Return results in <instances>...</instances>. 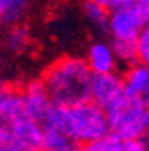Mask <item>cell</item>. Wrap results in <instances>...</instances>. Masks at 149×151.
Here are the masks:
<instances>
[{
    "instance_id": "2e32d148",
    "label": "cell",
    "mask_w": 149,
    "mask_h": 151,
    "mask_svg": "<svg viewBox=\"0 0 149 151\" xmlns=\"http://www.w3.org/2000/svg\"><path fill=\"white\" fill-rule=\"evenodd\" d=\"M113 151H149L146 141L143 140H118L116 138Z\"/></svg>"
},
{
    "instance_id": "7402d4cb",
    "label": "cell",
    "mask_w": 149,
    "mask_h": 151,
    "mask_svg": "<svg viewBox=\"0 0 149 151\" xmlns=\"http://www.w3.org/2000/svg\"><path fill=\"white\" fill-rule=\"evenodd\" d=\"M0 87H2V84H0Z\"/></svg>"
},
{
    "instance_id": "9a60e30c",
    "label": "cell",
    "mask_w": 149,
    "mask_h": 151,
    "mask_svg": "<svg viewBox=\"0 0 149 151\" xmlns=\"http://www.w3.org/2000/svg\"><path fill=\"white\" fill-rule=\"evenodd\" d=\"M116 138L113 135H108L105 138L98 141H93V143H85L80 145L79 151H113V146H115Z\"/></svg>"
},
{
    "instance_id": "d6986e66",
    "label": "cell",
    "mask_w": 149,
    "mask_h": 151,
    "mask_svg": "<svg viewBox=\"0 0 149 151\" xmlns=\"http://www.w3.org/2000/svg\"><path fill=\"white\" fill-rule=\"evenodd\" d=\"M11 4H13V0H0V17L4 15V12L7 10Z\"/></svg>"
},
{
    "instance_id": "44dd1931",
    "label": "cell",
    "mask_w": 149,
    "mask_h": 151,
    "mask_svg": "<svg viewBox=\"0 0 149 151\" xmlns=\"http://www.w3.org/2000/svg\"><path fill=\"white\" fill-rule=\"evenodd\" d=\"M143 140L146 141V145H148V150H149V128H148V132H146V136L143 138Z\"/></svg>"
},
{
    "instance_id": "ffe728a7",
    "label": "cell",
    "mask_w": 149,
    "mask_h": 151,
    "mask_svg": "<svg viewBox=\"0 0 149 151\" xmlns=\"http://www.w3.org/2000/svg\"><path fill=\"white\" fill-rule=\"evenodd\" d=\"M143 102H144L149 109V86H148V89H146V92L143 94Z\"/></svg>"
},
{
    "instance_id": "5b68a950",
    "label": "cell",
    "mask_w": 149,
    "mask_h": 151,
    "mask_svg": "<svg viewBox=\"0 0 149 151\" xmlns=\"http://www.w3.org/2000/svg\"><path fill=\"white\" fill-rule=\"evenodd\" d=\"M20 91H21L23 113L28 118L43 125L46 117H48V113L54 107L48 92H46L43 81L39 77L30 79L26 84H23V87H20Z\"/></svg>"
},
{
    "instance_id": "e0dca14e",
    "label": "cell",
    "mask_w": 149,
    "mask_h": 151,
    "mask_svg": "<svg viewBox=\"0 0 149 151\" xmlns=\"http://www.w3.org/2000/svg\"><path fill=\"white\" fill-rule=\"evenodd\" d=\"M93 2H97L98 5H102L103 8H107V10L112 13V12H115V10H120V8L131 5L134 0H93Z\"/></svg>"
},
{
    "instance_id": "7c38bea8",
    "label": "cell",
    "mask_w": 149,
    "mask_h": 151,
    "mask_svg": "<svg viewBox=\"0 0 149 151\" xmlns=\"http://www.w3.org/2000/svg\"><path fill=\"white\" fill-rule=\"evenodd\" d=\"M44 130L43 136V151H79L80 145L69 133L59 130Z\"/></svg>"
},
{
    "instance_id": "7a4b0ae2",
    "label": "cell",
    "mask_w": 149,
    "mask_h": 151,
    "mask_svg": "<svg viewBox=\"0 0 149 151\" xmlns=\"http://www.w3.org/2000/svg\"><path fill=\"white\" fill-rule=\"evenodd\" d=\"M43 128L66 132L79 145L93 143L110 135L107 112L92 100L75 107H52Z\"/></svg>"
},
{
    "instance_id": "8fae6325",
    "label": "cell",
    "mask_w": 149,
    "mask_h": 151,
    "mask_svg": "<svg viewBox=\"0 0 149 151\" xmlns=\"http://www.w3.org/2000/svg\"><path fill=\"white\" fill-rule=\"evenodd\" d=\"M31 41H33V36H31L30 28L20 23L15 27H10L4 38V45L7 48L8 53L11 54H21L23 51L30 48Z\"/></svg>"
},
{
    "instance_id": "3957f363",
    "label": "cell",
    "mask_w": 149,
    "mask_h": 151,
    "mask_svg": "<svg viewBox=\"0 0 149 151\" xmlns=\"http://www.w3.org/2000/svg\"><path fill=\"white\" fill-rule=\"evenodd\" d=\"M110 135L118 140H141L149 128V109L143 97L125 92L107 110Z\"/></svg>"
},
{
    "instance_id": "ba28073f",
    "label": "cell",
    "mask_w": 149,
    "mask_h": 151,
    "mask_svg": "<svg viewBox=\"0 0 149 151\" xmlns=\"http://www.w3.org/2000/svg\"><path fill=\"white\" fill-rule=\"evenodd\" d=\"M85 61L93 76L118 72L116 69L120 64L113 51L112 41H107L103 38H98L93 43H90L85 53Z\"/></svg>"
},
{
    "instance_id": "9c48e42d",
    "label": "cell",
    "mask_w": 149,
    "mask_h": 151,
    "mask_svg": "<svg viewBox=\"0 0 149 151\" xmlns=\"http://www.w3.org/2000/svg\"><path fill=\"white\" fill-rule=\"evenodd\" d=\"M125 92L134 97H143L149 86V68L141 63L125 69L123 72Z\"/></svg>"
},
{
    "instance_id": "52a82bcc",
    "label": "cell",
    "mask_w": 149,
    "mask_h": 151,
    "mask_svg": "<svg viewBox=\"0 0 149 151\" xmlns=\"http://www.w3.org/2000/svg\"><path fill=\"white\" fill-rule=\"evenodd\" d=\"M125 94L123 74L112 72V74L93 76L92 91H90V100L97 104L98 107L107 110L113 102H116Z\"/></svg>"
},
{
    "instance_id": "277c9868",
    "label": "cell",
    "mask_w": 149,
    "mask_h": 151,
    "mask_svg": "<svg viewBox=\"0 0 149 151\" xmlns=\"http://www.w3.org/2000/svg\"><path fill=\"white\" fill-rule=\"evenodd\" d=\"M146 20L133 4L110 13L108 36L110 40L121 41H138L139 35L146 25Z\"/></svg>"
},
{
    "instance_id": "4fadbf2b",
    "label": "cell",
    "mask_w": 149,
    "mask_h": 151,
    "mask_svg": "<svg viewBox=\"0 0 149 151\" xmlns=\"http://www.w3.org/2000/svg\"><path fill=\"white\" fill-rule=\"evenodd\" d=\"M115 51V56L118 59L120 66L131 68V66L139 63V53H138V43L136 41H121V40H110Z\"/></svg>"
},
{
    "instance_id": "5bb4252c",
    "label": "cell",
    "mask_w": 149,
    "mask_h": 151,
    "mask_svg": "<svg viewBox=\"0 0 149 151\" xmlns=\"http://www.w3.org/2000/svg\"><path fill=\"white\" fill-rule=\"evenodd\" d=\"M136 43H138L139 63L149 68V22L144 25V28H143V31Z\"/></svg>"
},
{
    "instance_id": "8992f818",
    "label": "cell",
    "mask_w": 149,
    "mask_h": 151,
    "mask_svg": "<svg viewBox=\"0 0 149 151\" xmlns=\"http://www.w3.org/2000/svg\"><path fill=\"white\" fill-rule=\"evenodd\" d=\"M4 125L10 130L11 136L15 138L21 151H43L44 130L41 123L28 118L25 113H20Z\"/></svg>"
},
{
    "instance_id": "6da1fadb",
    "label": "cell",
    "mask_w": 149,
    "mask_h": 151,
    "mask_svg": "<svg viewBox=\"0 0 149 151\" xmlns=\"http://www.w3.org/2000/svg\"><path fill=\"white\" fill-rule=\"evenodd\" d=\"M52 105L75 107L90 102L93 74L85 58L61 56L49 63L39 76Z\"/></svg>"
},
{
    "instance_id": "ac0fdd59",
    "label": "cell",
    "mask_w": 149,
    "mask_h": 151,
    "mask_svg": "<svg viewBox=\"0 0 149 151\" xmlns=\"http://www.w3.org/2000/svg\"><path fill=\"white\" fill-rule=\"evenodd\" d=\"M133 5L138 8V12L143 15L146 22H149V0H134Z\"/></svg>"
},
{
    "instance_id": "30bf717a",
    "label": "cell",
    "mask_w": 149,
    "mask_h": 151,
    "mask_svg": "<svg viewBox=\"0 0 149 151\" xmlns=\"http://www.w3.org/2000/svg\"><path fill=\"white\" fill-rule=\"evenodd\" d=\"M82 12L87 23L102 36H108V25H110V12L98 5L93 0H85L82 5Z\"/></svg>"
}]
</instances>
